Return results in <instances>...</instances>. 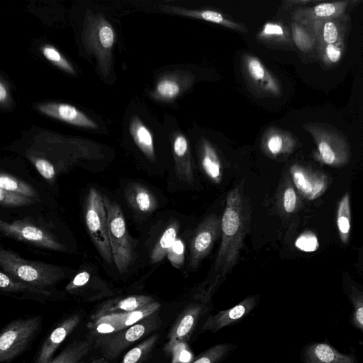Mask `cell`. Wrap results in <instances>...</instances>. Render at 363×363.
Here are the masks:
<instances>
[{
	"label": "cell",
	"instance_id": "obj_16",
	"mask_svg": "<svg viewBox=\"0 0 363 363\" xmlns=\"http://www.w3.org/2000/svg\"><path fill=\"white\" fill-rule=\"evenodd\" d=\"M304 363H359L351 354L340 352L326 343H314L302 351Z\"/></svg>",
	"mask_w": 363,
	"mask_h": 363
},
{
	"label": "cell",
	"instance_id": "obj_20",
	"mask_svg": "<svg viewBox=\"0 0 363 363\" xmlns=\"http://www.w3.org/2000/svg\"><path fill=\"white\" fill-rule=\"evenodd\" d=\"M167 11L176 14L184 15L192 18L205 20L212 23H218L223 26L230 28L239 31L246 32L245 28L227 19L221 13L212 10H192L178 6H167Z\"/></svg>",
	"mask_w": 363,
	"mask_h": 363
},
{
	"label": "cell",
	"instance_id": "obj_31",
	"mask_svg": "<svg viewBox=\"0 0 363 363\" xmlns=\"http://www.w3.org/2000/svg\"><path fill=\"white\" fill-rule=\"evenodd\" d=\"M179 84L174 79H164L158 82L156 87L157 94L164 99H172L180 93Z\"/></svg>",
	"mask_w": 363,
	"mask_h": 363
},
{
	"label": "cell",
	"instance_id": "obj_47",
	"mask_svg": "<svg viewBox=\"0 0 363 363\" xmlns=\"http://www.w3.org/2000/svg\"><path fill=\"white\" fill-rule=\"evenodd\" d=\"M6 89L2 83L0 84V101L1 103L6 99Z\"/></svg>",
	"mask_w": 363,
	"mask_h": 363
},
{
	"label": "cell",
	"instance_id": "obj_11",
	"mask_svg": "<svg viewBox=\"0 0 363 363\" xmlns=\"http://www.w3.org/2000/svg\"><path fill=\"white\" fill-rule=\"evenodd\" d=\"M258 296H250L235 306L208 316L201 332L216 333L245 318L256 306Z\"/></svg>",
	"mask_w": 363,
	"mask_h": 363
},
{
	"label": "cell",
	"instance_id": "obj_21",
	"mask_svg": "<svg viewBox=\"0 0 363 363\" xmlns=\"http://www.w3.org/2000/svg\"><path fill=\"white\" fill-rule=\"evenodd\" d=\"M130 133L138 147L151 161L155 160V150L152 135L147 127L134 117L130 123Z\"/></svg>",
	"mask_w": 363,
	"mask_h": 363
},
{
	"label": "cell",
	"instance_id": "obj_27",
	"mask_svg": "<svg viewBox=\"0 0 363 363\" xmlns=\"http://www.w3.org/2000/svg\"><path fill=\"white\" fill-rule=\"evenodd\" d=\"M236 347L231 343L215 345L197 355L189 363H221Z\"/></svg>",
	"mask_w": 363,
	"mask_h": 363
},
{
	"label": "cell",
	"instance_id": "obj_36",
	"mask_svg": "<svg viewBox=\"0 0 363 363\" xmlns=\"http://www.w3.org/2000/svg\"><path fill=\"white\" fill-rule=\"evenodd\" d=\"M284 139L282 135L278 132H272L267 137L266 147L272 155L280 153L284 147Z\"/></svg>",
	"mask_w": 363,
	"mask_h": 363
},
{
	"label": "cell",
	"instance_id": "obj_19",
	"mask_svg": "<svg viewBox=\"0 0 363 363\" xmlns=\"http://www.w3.org/2000/svg\"><path fill=\"white\" fill-rule=\"evenodd\" d=\"M337 18L319 21L310 26L320 48L342 44V32Z\"/></svg>",
	"mask_w": 363,
	"mask_h": 363
},
{
	"label": "cell",
	"instance_id": "obj_33",
	"mask_svg": "<svg viewBox=\"0 0 363 363\" xmlns=\"http://www.w3.org/2000/svg\"><path fill=\"white\" fill-rule=\"evenodd\" d=\"M167 258L176 268H180L184 261V246L182 241L177 239L167 254Z\"/></svg>",
	"mask_w": 363,
	"mask_h": 363
},
{
	"label": "cell",
	"instance_id": "obj_23",
	"mask_svg": "<svg viewBox=\"0 0 363 363\" xmlns=\"http://www.w3.org/2000/svg\"><path fill=\"white\" fill-rule=\"evenodd\" d=\"M92 348L91 341L76 340L68 345L50 363H80Z\"/></svg>",
	"mask_w": 363,
	"mask_h": 363
},
{
	"label": "cell",
	"instance_id": "obj_14",
	"mask_svg": "<svg viewBox=\"0 0 363 363\" xmlns=\"http://www.w3.org/2000/svg\"><path fill=\"white\" fill-rule=\"evenodd\" d=\"M155 301L152 296L147 295H133L108 300L98 307L90 319L94 321L106 314L136 311Z\"/></svg>",
	"mask_w": 363,
	"mask_h": 363
},
{
	"label": "cell",
	"instance_id": "obj_24",
	"mask_svg": "<svg viewBox=\"0 0 363 363\" xmlns=\"http://www.w3.org/2000/svg\"><path fill=\"white\" fill-rule=\"evenodd\" d=\"M201 164L206 174L215 182L221 179V167L218 155L208 141H203L201 150Z\"/></svg>",
	"mask_w": 363,
	"mask_h": 363
},
{
	"label": "cell",
	"instance_id": "obj_35",
	"mask_svg": "<svg viewBox=\"0 0 363 363\" xmlns=\"http://www.w3.org/2000/svg\"><path fill=\"white\" fill-rule=\"evenodd\" d=\"M284 36L283 27L276 23L268 22L265 23L259 33V37L263 39H274Z\"/></svg>",
	"mask_w": 363,
	"mask_h": 363
},
{
	"label": "cell",
	"instance_id": "obj_25",
	"mask_svg": "<svg viewBox=\"0 0 363 363\" xmlns=\"http://www.w3.org/2000/svg\"><path fill=\"white\" fill-rule=\"evenodd\" d=\"M158 339V334H152L131 348L125 354L121 363H143L150 356Z\"/></svg>",
	"mask_w": 363,
	"mask_h": 363
},
{
	"label": "cell",
	"instance_id": "obj_7",
	"mask_svg": "<svg viewBox=\"0 0 363 363\" xmlns=\"http://www.w3.org/2000/svg\"><path fill=\"white\" fill-rule=\"evenodd\" d=\"M0 231L6 237L26 242L38 247L55 251L66 250V247L51 232L26 219L11 223L1 220Z\"/></svg>",
	"mask_w": 363,
	"mask_h": 363
},
{
	"label": "cell",
	"instance_id": "obj_6",
	"mask_svg": "<svg viewBox=\"0 0 363 363\" xmlns=\"http://www.w3.org/2000/svg\"><path fill=\"white\" fill-rule=\"evenodd\" d=\"M161 324L156 312L130 327L104 337L99 342L102 357L107 361L116 359L132 343L157 330Z\"/></svg>",
	"mask_w": 363,
	"mask_h": 363
},
{
	"label": "cell",
	"instance_id": "obj_41",
	"mask_svg": "<svg viewBox=\"0 0 363 363\" xmlns=\"http://www.w3.org/2000/svg\"><path fill=\"white\" fill-rule=\"evenodd\" d=\"M99 38L104 48H111L114 41V33L111 27L108 25L101 26L99 31Z\"/></svg>",
	"mask_w": 363,
	"mask_h": 363
},
{
	"label": "cell",
	"instance_id": "obj_43",
	"mask_svg": "<svg viewBox=\"0 0 363 363\" xmlns=\"http://www.w3.org/2000/svg\"><path fill=\"white\" fill-rule=\"evenodd\" d=\"M318 149L323 162L327 164H331L335 161V153L330 146V145L325 141H321L318 145Z\"/></svg>",
	"mask_w": 363,
	"mask_h": 363
},
{
	"label": "cell",
	"instance_id": "obj_22",
	"mask_svg": "<svg viewBox=\"0 0 363 363\" xmlns=\"http://www.w3.org/2000/svg\"><path fill=\"white\" fill-rule=\"evenodd\" d=\"M173 150L177 172L189 182L192 179L188 142L182 134H177L174 140Z\"/></svg>",
	"mask_w": 363,
	"mask_h": 363
},
{
	"label": "cell",
	"instance_id": "obj_18",
	"mask_svg": "<svg viewBox=\"0 0 363 363\" xmlns=\"http://www.w3.org/2000/svg\"><path fill=\"white\" fill-rule=\"evenodd\" d=\"M125 197L132 208L147 213L156 207V201L150 191L138 183L129 184L124 191Z\"/></svg>",
	"mask_w": 363,
	"mask_h": 363
},
{
	"label": "cell",
	"instance_id": "obj_45",
	"mask_svg": "<svg viewBox=\"0 0 363 363\" xmlns=\"http://www.w3.org/2000/svg\"><path fill=\"white\" fill-rule=\"evenodd\" d=\"M293 37L300 49H305L308 45V40L305 32L296 24L293 26Z\"/></svg>",
	"mask_w": 363,
	"mask_h": 363
},
{
	"label": "cell",
	"instance_id": "obj_2",
	"mask_svg": "<svg viewBox=\"0 0 363 363\" xmlns=\"http://www.w3.org/2000/svg\"><path fill=\"white\" fill-rule=\"evenodd\" d=\"M1 270L14 279L43 289L58 283L65 277L62 267L28 260L13 250H0Z\"/></svg>",
	"mask_w": 363,
	"mask_h": 363
},
{
	"label": "cell",
	"instance_id": "obj_1",
	"mask_svg": "<svg viewBox=\"0 0 363 363\" xmlns=\"http://www.w3.org/2000/svg\"><path fill=\"white\" fill-rule=\"evenodd\" d=\"M250 218L249 206L242 191L236 186L227 196L221 220L222 239L213 269L193 294L199 303L206 304L211 300L235 264L248 230Z\"/></svg>",
	"mask_w": 363,
	"mask_h": 363
},
{
	"label": "cell",
	"instance_id": "obj_4",
	"mask_svg": "<svg viewBox=\"0 0 363 363\" xmlns=\"http://www.w3.org/2000/svg\"><path fill=\"white\" fill-rule=\"evenodd\" d=\"M42 324L40 315L20 318L5 326L0 335V362H9L21 354Z\"/></svg>",
	"mask_w": 363,
	"mask_h": 363
},
{
	"label": "cell",
	"instance_id": "obj_48",
	"mask_svg": "<svg viewBox=\"0 0 363 363\" xmlns=\"http://www.w3.org/2000/svg\"><path fill=\"white\" fill-rule=\"evenodd\" d=\"M89 363H107V360L101 356V357L94 359Z\"/></svg>",
	"mask_w": 363,
	"mask_h": 363
},
{
	"label": "cell",
	"instance_id": "obj_17",
	"mask_svg": "<svg viewBox=\"0 0 363 363\" xmlns=\"http://www.w3.org/2000/svg\"><path fill=\"white\" fill-rule=\"evenodd\" d=\"M38 109L47 116L75 125L96 127V125L83 113L69 104L46 103L38 105Z\"/></svg>",
	"mask_w": 363,
	"mask_h": 363
},
{
	"label": "cell",
	"instance_id": "obj_38",
	"mask_svg": "<svg viewBox=\"0 0 363 363\" xmlns=\"http://www.w3.org/2000/svg\"><path fill=\"white\" fill-rule=\"evenodd\" d=\"M353 325L363 333V297H356L353 301Z\"/></svg>",
	"mask_w": 363,
	"mask_h": 363
},
{
	"label": "cell",
	"instance_id": "obj_10",
	"mask_svg": "<svg viewBox=\"0 0 363 363\" xmlns=\"http://www.w3.org/2000/svg\"><path fill=\"white\" fill-rule=\"evenodd\" d=\"M222 218L215 215L207 217L198 227L190 245L189 266L196 268L209 253L218 235L222 232Z\"/></svg>",
	"mask_w": 363,
	"mask_h": 363
},
{
	"label": "cell",
	"instance_id": "obj_15",
	"mask_svg": "<svg viewBox=\"0 0 363 363\" xmlns=\"http://www.w3.org/2000/svg\"><path fill=\"white\" fill-rule=\"evenodd\" d=\"M347 5L346 1L322 3L313 7L297 10L294 13V18L302 24L310 26L319 21L340 17Z\"/></svg>",
	"mask_w": 363,
	"mask_h": 363
},
{
	"label": "cell",
	"instance_id": "obj_46",
	"mask_svg": "<svg viewBox=\"0 0 363 363\" xmlns=\"http://www.w3.org/2000/svg\"><path fill=\"white\" fill-rule=\"evenodd\" d=\"M337 226L340 231L342 233H348L350 228V224L348 217L339 214L337 218Z\"/></svg>",
	"mask_w": 363,
	"mask_h": 363
},
{
	"label": "cell",
	"instance_id": "obj_34",
	"mask_svg": "<svg viewBox=\"0 0 363 363\" xmlns=\"http://www.w3.org/2000/svg\"><path fill=\"white\" fill-rule=\"evenodd\" d=\"M297 248L304 252H313L318 247V242L316 236L311 233H306L300 235L296 240Z\"/></svg>",
	"mask_w": 363,
	"mask_h": 363
},
{
	"label": "cell",
	"instance_id": "obj_28",
	"mask_svg": "<svg viewBox=\"0 0 363 363\" xmlns=\"http://www.w3.org/2000/svg\"><path fill=\"white\" fill-rule=\"evenodd\" d=\"M0 288L5 292H28L43 296H50V292L26 282L14 279L3 270L0 272Z\"/></svg>",
	"mask_w": 363,
	"mask_h": 363
},
{
	"label": "cell",
	"instance_id": "obj_12",
	"mask_svg": "<svg viewBox=\"0 0 363 363\" xmlns=\"http://www.w3.org/2000/svg\"><path fill=\"white\" fill-rule=\"evenodd\" d=\"M80 321L81 316L78 313L70 315L61 321L43 343L34 363H50L55 352Z\"/></svg>",
	"mask_w": 363,
	"mask_h": 363
},
{
	"label": "cell",
	"instance_id": "obj_3",
	"mask_svg": "<svg viewBox=\"0 0 363 363\" xmlns=\"http://www.w3.org/2000/svg\"><path fill=\"white\" fill-rule=\"evenodd\" d=\"M103 200L113 262L120 274H124L135 259V242L128 232L121 206L106 195L103 196Z\"/></svg>",
	"mask_w": 363,
	"mask_h": 363
},
{
	"label": "cell",
	"instance_id": "obj_37",
	"mask_svg": "<svg viewBox=\"0 0 363 363\" xmlns=\"http://www.w3.org/2000/svg\"><path fill=\"white\" fill-rule=\"evenodd\" d=\"M33 162L40 174L47 180H52L55 175L53 165L43 158H35Z\"/></svg>",
	"mask_w": 363,
	"mask_h": 363
},
{
	"label": "cell",
	"instance_id": "obj_13",
	"mask_svg": "<svg viewBox=\"0 0 363 363\" xmlns=\"http://www.w3.org/2000/svg\"><path fill=\"white\" fill-rule=\"evenodd\" d=\"M244 67L253 85L270 94H279L278 82L257 57L252 55L245 57Z\"/></svg>",
	"mask_w": 363,
	"mask_h": 363
},
{
	"label": "cell",
	"instance_id": "obj_29",
	"mask_svg": "<svg viewBox=\"0 0 363 363\" xmlns=\"http://www.w3.org/2000/svg\"><path fill=\"white\" fill-rule=\"evenodd\" d=\"M0 188L4 190L39 199L37 191L29 184L9 174H0Z\"/></svg>",
	"mask_w": 363,
	"mask_h": 363
},
{
	"label": "cell",
	"instance_id": "obj_40",
	"mask_svg": "<svg viewBox=\"0 0 363 363\" xmlns=\"http://www.w3.org/2000/svg\"><path fill=\"white\" fill-rule=\"evenodd\" d=\"M342 45H330L320 48L323 55L330 62L335 63L338 62L342 57Z\"/></svg>",
	"mask_w": 363,
	"mask_h": 363
},
{
	"label": "cell",
	"instance_id": "obj_42",
	"mask_svg": "<svg viewBox=\"0 0 363 363\" xmlns=\"http://www.w3.org/2000/svg\"><path fill=\"white\" fill-rule=\"evenodd\" d=\"M293 179L296 187L303 193H309L312 190V186L304 174L300 171L293 172Z\"/></svg>",
	"mask_w": 363,
	"mask_h": 363
},
{
	"label": "cell",
	"instance_id": "obj_44",
	"mask_svg": "<svg viewBox=\"0 0 363 363\" xmlns=\"http://www.w3.org/2000/svg\"><path fill=\"white\" fill-rule=\"evenodd\" d=\"M296 203V196L294 190L292 188L286 189L284 194V208L287 213H292Z\"/></svg>",
	"mask_w": 363,
	"mask_h": 363
},
{
	"label": "cell",
	"instance_id": "obj_26",
	"mask_svg": "<svg viewBox=\"0 0 363 363\" xmlns=\"http://www.w3.org/2000/svg\"><path fill=\"white\" fill-rule=\"evenodd\" d=\"M179 225L173 223L164 230L158 242L155 245L150 255L151 262L157 263L162 261L177 240Z\"/></svg>",
	"mask_w": 363,
	"mask_h": 363
},
{
	"label": "cell",
	"instance_id": "obj_32",
	"mask_svg": "<svg viewBox=\"0 0 363 363\" xmlns=\"http://www.w3.org/2000/svg\"><path fill=\"white\" fill-rule=\"evenodd\" d=\"M44 56L54 64L65 69L66 71L74 73V69L71 65L61 55L59 51L51 45H45L42 48Z\"/></svg>",
	"mask_w": 363,
	"mask_h": 363
},
{
	"label": "cell",
	"instance_id": "obj_9",
	"mask_svg": "<svg viewBox=\"0 0 363 363\" xmlns=\"http://www.w3.org/2000/svg\"><path fill=\"white\" fill-rule=\"evenodd\" d=\"M207 311V306L199 302L186 306L171 327L164 349L168 352L186 343Z\"/></svg>",
	"mask_w": 363,
	"mask_h": 363
},
{
	"label": "cell",
	"instance_id": "obj_5",
	"mask_svg": "<svg viewBox=\"0 0 363 363\" xmlns=\"http://www.w3.org/2000/svg\"><path fill=\"white\" fill-rule=\"evenodd\" d=\"M88 232L101 257L108 264L113 262L109 242L106 211L103 196L94 188L88 192L85 206Z\"/></svg>",
	"mask_w": 363,
	"mask_h": 363
},
{
	"label": "cell",
	"instance_id": "obj_39",
	"mask_svg": "<svg viewBox=\"0 0 363 363\" xmlns=\"http://www.w3.org/2000/svg\"><path fill=\"white\" fill-rule=\"evenodd\" d=\"M90 274L86 271L78 273L75 277L67 285L65 289L68 292H72L85 286L89 281Z\"/></svg>",
	"mask_w": 363,
	"mask_h": 363
},
{
	"label": "cell",
	"instance_id": "obj_8",
	"mask_svg": "<svg viewBox=\"0 0 363 363\" xmlns=\"http://www.w3.org/2000/svg\"><path fill=\"white\" fill-rule=\"evenodd\" d=\"M160 306V303L155 301L136 311L106 314L89 322L87 327L95 335L108 336L130 327L157 312Z\"/></svg>",
	"mask_w": 363,
	"mask_h": 363
},
{
	"label": "cell",
	"instance_id": "obj_30",
	"mask_svg": "<svg viewBox=\"0 0 363 363\" xmlns=\"http://www.w3.org/2000/svg\"><path fill=\"white\" fill-rule=\"evenodd\" d=\"M35 199L23 194L9 191L0 188V204L3 207L15 208L35 203Z\"/></svg>",
	"mask_w": 363,
	"mask_h": 363
}]
</instances>
